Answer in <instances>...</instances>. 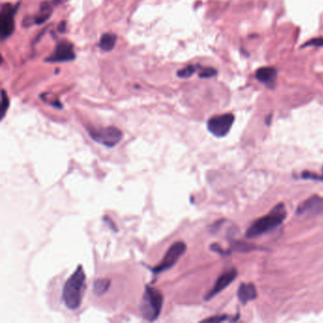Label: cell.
<instances>
[{
  "instance_id": "6da1fadb",
  "label": "cell",
  "mask_w": 323,
  "mask_h": 323,
  "mask_svg": "<svg viewBox=\"0 0 323 323\" xmlns=\"http://www.w3.org/2000/svg\"><path fill=\"white\" fill-rule=\"evenodd\" d=\"M86 288V273L83 266H79L74 273L67 279L63 288L62 300L67 309L73 311L81 306Z\"/></svg>"
},
{
  "instance_id": "7a4b0ae2",
  "label": "cell",
  "mask_w": 323,
  "mask_h": 323,
  "mask_svg": "<svg viewBox=\"0 0 323 323\" xmlns=\"http://www.w3.org/2000/svg\"><path fill=\"white\" fill-rule=\"evenodd\" d=\"M285 216L286 211L284 204L276 206L269 214L258 219L248 228L246 233L247 237H257L274 229L284 222Z\"/></svg>"
},
{
  "instance_id": "3957f363",
  "label": "cell",
  "mask_w": 323,
  "mask_h": 323,
  "mask_svg": "<svg viewBox=\"0 0 323 323\" xmlns=\"http://www.w3.org/2000/svg\"><path fill=\"white\" fill-rule=\"evenodd\" d=\"M162 306L163 295L162 292L157 288L147 285L140 305V311L143 319L148 322L158 320L162 314Z\"/></svg>"
},
{
  "instance_id": "277c9868",
  "label": "cell",
  "mask_w": 323,
  "mask_h": 323,
  "mask_svg": "<svg viewBox=\"0 0 323 323\" xmlns=\"http://www.w3.org/2000/svg\"><path fill=\"white\" fill-rule=\"evenodd\" d=\"M88 133L90 138L104 146L112 148L117 144L121 143L123 139V132L115 127L107 126L102 128H88Z\"/></svg>"
},
{
  "instance_id": "5b68a950",
  "label": "cell",
  "mask_w": 323,
  "mask_h": 323,
  "mask_svg": "<svg viewBox=\"0 0 323 323\" xmlns=\"http://www.w3.org/2000/svg\"><path fill=\"white\" fill-rule=\"evenodd\" d=\"M186 250H187V246L184 242L179 241L172 244L168 249V251L166 252L164 258L162 259L161 264L159 266L151 268V271L154 274H161L162 272L171 269V267L177 263V261L181 257L183 256Z\"/></svg>"
},
{
  "instance_id": "8992f818",
  "label": "cell",
  "mask_w": 323,
  "mask_h": 323,
  "mask_svg": "<svg viewBox=\"0 0 323 323\" xmlns=\"http://www.w3.org/2000/svg\"><path fill=\"white\" fill-rule=\"evenodd\" d=\"M18 5L13 6L10 3H4L1 7L0 32L2 40L9 38L14 31V15Z\"/></svg>"
},
{
  "instance_id": "52a82bcc",
  "label": "cell",
  "mask_w": 323,
  "mask_h": 323,
  "mask_svg": "<svg viewBox=\"0 0 323 323\" xmlns=\"http://www.w3.org/2000/svg\"><path fill=\"white\" fill-rule=\"evenodd\" d=\"M234 123L233 114H223L210 118L208 122V130L217 138L227 136Z\"/></svg>"
},
{
  "instance_id": "ba28073f",
  "label": "cell",
  "mask_w": 323,
  "mask_h": 323,
  "mask_svg": "<svg viewBox=\"0 0 323 323\" xmlns=\"http://www.w3.org/2000/svg\"><path fill=\"white\" fill-rule=\"evenodd\" d=\"M76 54L74 51L73 45L68 41L59 42L54 49L53 53L45 59L47 63H65L75 60Z\"/></svg>"
},
{
  "instance_id": "9c48e42d",
  "label": "cell",
  "mask_w": 323,
  "mask_h": 323,
  "mask_svg": "<svg viewBox=\"0 0 323 323\" xmlns=\"http://www.w3.org/2000/svg\"><path fill=\"white\" fill-rule=\"evenodd\" d=\"M236 276H237V271L235 269H231L228 272H226V273L220 276L217 279L214 286L211 288V290H209V292L206 295V297L204 298L205 301L208 302L210 299H212L213 297L218 295L222 290L227 288L228 285H230L235 280Z\"/></svg>"
},
{
  "instance_id": "30bf717a",
  "label": "cell",
  "mask_w": 323,
  "mask_h": 323,
  "mask_svg": "<svg viewBox=\"0 0 323 323\" xmlns=\"http://www.w3.org/2000/svg\"><path fill=\"white\" fill-rule=\"evenodd\" d=\"M321 213H323V198L319 195H313L309 199L305 200L297 209L298 215Z\"/></svg>"
},
{
  "instance_id": "8fae6325",
  "label": "cell",
  "mask_w": 323,
  "mask_h": 323,
  "mask_svg": "<svg viewBox=\"0 0 323 323\" xmlns=\"http://www.w3.org/2000/svg\"><path fill=\"white\" fill-rule=\"evenodd\" d=\"M52 5L51 3H49L48 1H44L41 3L40 5V8H39L38 13L30 18V17H28L26 19L23 21V25L25 27H29L31 25H41V24H44L45 22H47L50 16H51V13H52Z\"/></svg>"
},
{
  "instance_id": "7c38bea8",
  "label": "cell",
  "mask_w": 323,
  "mask_h": 323,
  "mask_svg": "<svg viewBox=\"0 0 323 323\" xmlns=\"http://www.w3.org/2000/svg\"><path fill=\"white\" fill-rule=\"evenodd\" d=\"M278 72L274 67H265L259 68L255 73L258 81L268 87L275 86Z\"/></svg>"
},
{
  "instance_id": "4fadbf2b",
  "label": "cell",
  "mask_w": 323,
  "mask_h": 323,
  "mask_svg": "<svg viewBox=\"0 0 323 323\" xmlns=\"http://www.w3.org/2000/svg\"><path fill=\"white\" fill-rule=\"evenodd\" d=\"M238 298L243 304L254 301L257 298V289L252 284H242L238 289Z\"/></svg>"
},
{
  "instance_id": "5bb4252c",
  "label": "cell",
  "mask_w": 323,
  "mask_h": 323,
  "mask_svg": "<svg viewBox=\"0 0 323 323\" xmlns=\"http://www.w3.org/2000/svg\"><path fill=\"white\" fill-rule=\"evenodd\" d=\"M116 43H117V35L114 33L107 32L100 39L99 47L104 51H111L115 48Z\"/></svg>"
},
{
  "instance_id": "9a60e30c",
  "label": "cell",
  "mask_w": 323,
  "mask_h": 323,
  "mask_svg": "<svg viewBox=\"0 0 323 323\" xmlns=\"http://www.w3.org/2000/svg\"><path fill=\"white\" fill-rule=\"evenodd\" d=\"M110 287V280L108 279H98L94 283V292L97 296L105 294Z\"/></svg>"
},
{
  "instance_id": "2e32d148",
  "label": "cell",
  "mask_w": 323,
  "mask_h": 323,
  "mask_svg": "<svg viewBox=\"0 0 323 323\" xmlns=\"http://www.w3.org/2000/svg\"><path fill=\"white\" fill-rule=\"evenodd\" d=\"M199 69L198 65H190L188 67H184L177 71V76L179 78H189L193 73H195Z\"/></svg>"
},
{
  "instance_id": "e0dca14e",
  "label": "cell",
  "mask_w": 323,
  "mask_h": 323,
  "mask_svg": "<svg viewBox=\"0 0 323 323\" xmlns=\"http://www.w3.org/2000/svg\"><path fill=\"white\" fill-rule=\"evenodd\" d=\"M1 98H2V101H1V120L4 119L5 115L7 113L9 107H10V99L9 97L7 95L6 91L3 89L2 90V93H1Z\"/></svg>"
},
{
  "instance_id": "ac0fdd59",
  "label": "cell",
  "mask_w": 323,
  "mask_h": 323,
  "mask_svg": "<svg viewBox=\"0 0 323 323\" xmlns=\"http://www.w3.org/2000/svg\"><path fill=\"white\" fill-rule=\"evenodd\" d=\"M200 78H211L217 75V70L212 67H199L198 69Z\"/></svg>"
},
{
  "instance_id": "d6986e66",
  "label": "cell",
  "mask_w": 323,
  "mask_h": 323,
  "mask_svg": "<svg viewBox=\"0 0 323 323\" xmlns=\"http://www.w3.org/2000/svg\"><path fill=\"white\" fill-rule=\"evenodd\" d=\"M305 47H323V38L312 39L311 41L304 44V48Z\"/></svg>"
},
{
  "instance_id": "ffe728a7",
  "label": "cell",
  "mask_w": 323,
  "mask_h": 323,
  "mask_svg": "<svg viewBox=\"0 0 323 323\" xmlns=\"http://www.w3.org/2000/svg\"><path fill=\"white\" fill-rule=\"evenodd\" d=\"M228 320V317L226 315L224 316H217V317H213V318H210V319H207L205 320L204 322H209V323H222V322H225Z\"/></svg>"
},
{
  "instance_id": "44dd1931",
  "label": "cell",
  "mask_w": 323,
  "mask_h": 323,
  "mask_svg": "<svg viewBox=\"0 0 323 323\" xmlns=\"http://www.w3.org/2000/svg\"><path fill=\"white\" fill-rule=\"evenodd\" d=\"M303 177L307 179H314V180H323V176H318L317 174L311 173L309 171H304L303 173Z\"/></svg>"
},
{
  "instance_id": "7402d4cb",
  "label": "cell",
  "mask_w": 323,
  "mask_h": 323,
  "mask_svg": "<svg viewBox=\"0 0 323 323\" xmlns=\"http://www.w3.org/2000/svg\"><path fill=\"white\" fill-rule=\"evenodd\" d=\"M66 29H67L66 21H63L62 23H60V25H59V27H58V30H59V32H65Z\"/></svg>"
},
{
  "instance_id": "603a6c76",
  "label": "cell",
  "mask_w": 323,
  "mask_h": 323,
  "mask_svg": "<svg viewBox=\"0 0 323 323\" xmlns=\"http://www.w3.org/2000/svg\"><path fill=\"white\" fill-rule=\"evenodd\" d=\"M51 1H52V4H53L54 6H59V5H61V4L66 3V2H67L68 0H51Z\"/></svg>"
}]
</instances>
